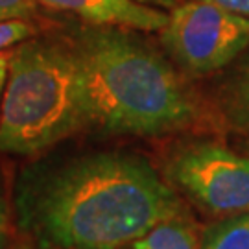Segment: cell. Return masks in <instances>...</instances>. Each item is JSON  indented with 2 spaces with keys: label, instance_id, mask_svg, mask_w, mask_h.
<instances>
[{
  "label": "cell",
  "instance_id": "7c38bea8",
  "mask_svg": "<svg viewBox=\"0 0 249 249\" xmlns=\"http://www.w3.org/2000/svg\"><path fill=\"white\" fill-rule=\"evenodd\" d=\"M36 8V0H0V22L26 18Z\"/></svg>",
  "mask_w": 249,
  "mask_h": 249
},
{
  "label": "cell",
  "instance_id": "8992f818",
  "mask_svg": "<svg viewBox=\"0 0 249 249\" xmlns=\"http://www.w3.org/2000/svg\"><path fill=\"white\" fill-rule=\"evenodd\" d=\"M46 8L69 11L100 26H124L146 32H160L168 15L137 0H36Z\"/></svg>",
  "mask_w": 249,
  "mask_h": 249
},
{
  "label": "cell",
  "instance_id": "52a82bcc",
  "mask_svg": "<svg viewBox=\"0 0 249 249\" xmlns=\"http://www.w3.org/2000/svg\"><path fill=\"white\" fill-rule=\"evenodd\" d=\"M124 249H201V236L188 211L153 225Z\"/></svg>",
  "mask_w": 249,
  "mask_h": 249
},
{
  "label": "cell",
  "instance_id": "5bb4252c",
  "mask_svg": "<svg viewBox=\"0 0 249 249\" xmlns=\"http://www.w3.org/2000/svg\"><path fill=\"white\" fill-rule=\"evenodd\" d=\"M11 52H13V50H0V102H2L4 87H6V80H8V71H9V59H11Z\"/></svg>",
  "mask_w": 249,
  "mask_h": 249
},
{
  "label": "cell",
  "instance_id": "6da1fadb",
  "mask_svg": "<svg viewBox=\"0 0 249 249\" xmlns=\"http://www.w3.org/2000/svg\"><path fill=\"white\" fill-rule=\"evenodd\" d=\"M187 207L150 162L92 153L20 181L15 220L39 249H124Z\"/></svg>",
  "mask_w": 249,
  "mask_h": 249
},
{
  "label": "cell",
  "instance_id": "8fae6325",
  "mask_svg": "<svg viewBox=\"0 0 249 249\" xmlns=\"http://www.w3.org/2000/svg\"><path fill=\"white\" fill-rule=\"evenodd\" d=\"M13 242V214L8 196L0 185V249H11Z\"/></svg>",
  "mask_w": 249,
  "mask_h": 249
},
{
  "label": "cell",
  "instance_id": "7a4b0ae2",
  "mask_svg": "<svg viewBox=\"0 0 249 249\" xmlns=\"http://www.w3.org/2000/svg\"><path fill=\"white\" fill-rule=\"evenodd\" d=\"M85 125L107 133L166 135L199 118L187 83L157 52L115 30H89L74 45Z\"/></svg>",
  "mask_w": 249,
  "mask_h": 249
},
{
  "label": "cell",
  "instance_id": "5b68a950",
  "mask_svg": "<svg viewBox=\"0 0 249 249\" xmlns=\"http://www.w3.org/2000/svg\"><path fill=\"white\" fill-rule=\"evenodd\" d=\"M160 39L176 61L194 74L223 69L249 46V18L213 2L190 0L168 15Z\"/></svg>",
  "mask_w": 249,
  "mask_h": 249
},
{
  "label": "cell",
  "instance_id": "2e32d148",
  "mask_svg": "<svg viewBox=\"0 0 249 249\" xmlns=\"http://www.w3.org/2000/svg\"><path fill=\"white\" fill-rule=\"evenodd\" d=\"M11 249H36V248L34 246H28V244H20V246H11Z\"/></svg>",
  "mask_w": 249,
  "mask_h": 249
},
{
  "label": "cell",
  "instance_id": "277c9868",
  "mask_svg": "<svg viewBox=\"0 0 249 249\" xmlns=\"http://www.w3.org/2000/svg\"><path fill=\"white\" fill-rule=\"evenodd\" d=\"M164 176L213 216H232L249 211V155L223 144L201 141L179 146L164 164Z\"/></svg>",
  "mask_w": 249,
  "mask_h": 249
},
{
  "label": "cell",
  "instance_id": "4fadbf2b",
  "mask_svg": "<svg viewBox=\"0 0 249 249\" xmlns=\"http://www.w3.org/2000/svg\"><path fill=\"white\" fill-rule=\"evenodd\" d=\"M205 2H213L220 8L229 9L236 15L249 18V0H205Z\"/></svg>",
  "mask_w": 249,
  "mask_h": 249
},
{
  "label": "cell",
  "instance_id": "30bf717a",
  "mask_svg": "<svg viewBox=\"0 0 249 249\" xmlns=\"http://www.w3.org/2000/svg\"><path fill=\"white\" fill-rule=\"evenodd\" d=\"M32 34H34V28L32 24H28L24 18L0 22V50H8L9 46L24 41Z\"/></svg>",
  "mask_w": 249,
  "mask_h": 249
},
{
  "label": "cell",
  "instance_id": "ba28073f",
  "mask_svg": "<svg viewBox=\"0 0 249 249\" xmlns=\"http://www.w3.org/2000/svg\"><path fill=\"white\" fill-rule=\"evenodd\" d=\"M201 249H249V211L211 223L201 234Z\"/></svg>",
  "mask_w": 249,
  "mask_h": 249
},
{
  "label": "cell",
  "instance_id": "9c48e42d",
  "mask_svg": "<svg viewBox=\"0 0 249 249\" xmlns=\"http://www.w3.org/2000/svg\"><path fill=\"white\" fill-rule=\"evenodd\" d=\"M225 118L240 129H249V57L234 71L222 90Z\"/></svg>",
  "mask_w": 249,
  "mask_h": 249
},
{
  "label": "cell",
  "instance_id": "9a60e30c",
  "mask_svg": "<svg viewBox=\"0 0 249 249\" xmlns=\"http://www.w3.org/2000/svg\"><path fill=\"white\" fill-rule=\"evenodd\" d=\"M137 2H141V4H146V6H155V8H168V9H174L176 8V0H137Z\"/></svg>",
  "mask_w": 249,
  "mask_h": 249
},
{
  "label": "cell",
  "instance_id": "3957f363",
  "mask_svg": "<svg viewBox=\"0 0 249 249\" xmlns=\"http://www.w3.org/2000/svg\"><path fill=\"white\" fill-rule=\"evenodd\" d=\"M85 127L74 46L28 41L11 52L0 102V151L34 155Z\"/></svg>",
  "mask_w": 249,
  "mask_h": 249
}]
</instances>
